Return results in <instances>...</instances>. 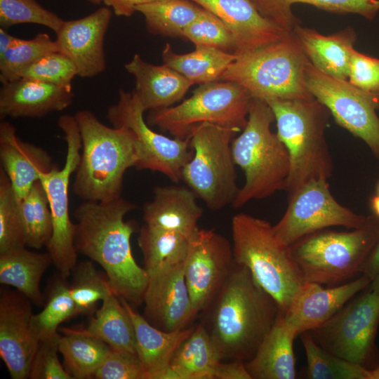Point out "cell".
I'll use <instances>...</instances> for the list:
<instances>
[{
    "label": "cell",
    "mask_w": 379,
    "mask_h": 379,
    "mask_svg": "<svg viewBox=\"0 0 379 379\" xmlns=\"http://www.w3.org/2000/svg\"><path fill=\"white\" fill-rule=\"evenodd\" d=\"M251 99L249 92L234 82L220 80L201 84L180 104L150 111L147 124L182 139L190 138L205 123L237 133L246 125Z\"/></svg>",
    "instance_id": "9c48e42d"
},
{
    "label": "cell",
    "mask_w": 379,
    "mask_h": 379,
    "mask_svg": "<svg viewBox=\"0 0 379 379\" xmlns=\"http://www.w3.org/2000/svg\"><path fill=\"white\" fill-rule=\"evenodd\" d=\"M184 265L185 261L147 271L142 316L165 331L186 328L197 316L185 279Z\"/></svg>",
    "instance_id": "ac0fdd59"
},
{
    "label": "cell",
    "mask_w": 379,
    "mask_h": 379,
    "mask_svg": "<svg viewBox=\"0 0 379 379\" xmlns=\"http://www.w3.org/2000/svg\"><path fill=\"white\" fill-rule=\"evenodd\" d=\"M20 201L2 168L0 169V253L26 247Z\"/></svg>",
    "instance_id": "b9f144b4"
},
{
    "label": "cell",
    "mask_w": 379,
    "mask_h": 379,
    "mask_svg": "<svg viewBox=\"0 0 379 379\" xmlns=\"http://www.w3.org/2000/svg\"><path fill=\"white\" fill-rule=\"evenodd\" d=\"M267 20L291 32L299 19L293 14L295 4H307L326 11L338 14H357L373 20L379 12V0H251Z\"/></svg>",
    "instance_id": "1f68e13d"
},
{
    "label": "cell",
    "mask_w": 379,
    "mask_h": 379,
    "mask_svg": "<svg viewBox=\"0 0 379 379\" xmlns=\"http://www.w3.org/2000/svg\"><path fill=\"white\" fill-rule=\"evenodd\" d=\"M135 208L121 197L105 202L84 201L74 212L77 253L98 263L113 293L133 307L142 303L147 282V271L136 262L131 250L135 224L124 220Z\"/></svg>",
    "instance_id": "6da1fadb"
},
{
    "label": "cell",
    "mask_w": 379,
    "mask_h": 379,
    "mask_svg": "<svg viewBox=\"0 0 379 379\" xmlns=\"http://www.w3.org/2000/svg\"><path fill=\"white\" fill-rule=\"evenodd\" d=\"M216 15L234 36L239 55L285 36L288 32L267 20L251 0H190Z\"/></svg>",
    "instance_id": "44dd1931"
},
{
    "label": "cell",
    "mask_w": 379,
    "mask_h": 379,
    "mask_svg": "<svg viewBox=\"0 0 379 379\" xmlns=\"http://www.w3.org/2000/svg\"><path fill=\"white\" fill-rule=\"evenodd\" d=\"M64 20L35 0H0V25L2 28L23 23L45 26L55 33Z\"/></svg>",
    "instance_id": "ee69618b"
},
{
    "label": "cell",
    "mask_w": 379,
    "mask_h": 379,
    "mask_svg": "<svg viewBox=\"0 0 379 379\" xmlns=\"http://www.w3.org/2000/svg\"><path fill=\"white\" fill-rule=\"evenodd\" d=\"M124 67L135 78L133 92L145 111L171 107L180 100L194 85L168 65L147 62L139 54H135Z\"/></svg>",
    "instance_id": "484cf974"
},
{
    "label": "cell",
    "mask_w": 379,
    "mask_h": 379,
    "mask_svg": "<svg viewBox=\"0 0 379 379\" xmlns=\"http://www.w3.org/2000/svg\"><path fill=\"white\" fill-rule=\"evenodd\" d=\"M81 149L73 182L74 194L85 201H109L121 197L124 175L137 167L140 157L133 133L126 127H109L90 110L74 115Z\"/></svg>",
    "instance_id": "3957f363"
},
{
    "label": "cell",
    "mask_w": 379,
    "mask_h": 379,
    "mask_svg": "<svg viewBox=\"0 0 379 379\" xmlns=\"http://www.w3.org/2000/svg\"><path fill=\"white\" fill-rule=\"evenodd\" d=\"M305 82L312 95L324 105L335 121L362 140L379 159L378 107L368 95L343 80L328 76L309 62Z\"/></svg>",
    "instance_id": "9a60e30c"
},
{
    "label": "cell",
    "mask_w": 379,
    "mask_h": 379,
    "mask_svg": "<svg viewBox=\"0 0 379 379\" xmlns=\"http://www.w3.org/2000/svg\"><path fill=\"white\" fill-rule=\"evenodd\" d=\"M379 274V239L363 263L360 274H364L371 280Z\"/></svg>",
    "instance_id": "816d5d0a"
},
{
    "label": "cell",
    "mask_w": 379,
    "mask_h": 379,
    "mask_svg": "<svg viewBox=\"0 0 379 379\" xmlns=\"http://www.w3.org/2000/svg\"><path fill=\"white\" fill-rule=\"evenodd\" d=\"M60 51L56 41L40 33L30 39L15 37L6 53L0 56V81L2 84L20 79L23 70L43 55Z\"/></svg>",
    "instance_id": "60d3db41"
},
{
    "label": "cell",
    "mask_w": 379,
    "mask_h": 379,
    "mask_svg": "<svg viewBox=\"0 0 379 379\" xmlns=\"http://www.w3.org/2000/svg\"><path fill=\"white\" fill-rule=\"evenodd\" d=\"M77 70L72 60L60 51L46 54L22 72L20 79L57 86H72Z\"/></svg>",
    "instance_id": "f6af8a7d"
},
{
    "label": "cell",
    "mask_w": 379,
    "mask_h": 379,
    "mask_svg": "<svg viewBox=\"0 0 379 379\" xmlns=\"http://www.w3.org/2000/svg\"><path fill=\"white\" fill-rule=\"evenodd\" d=\"M26 246L35 249L46 246L53 232L52 215L44 188L39 180L20 201Z\"/></svg>",
    "instance_id": "f35d334b"
},
{
    "label": "cell",
    "mask_w": 379,
    "mask_h": 379,
    "mask_svg": "<svg viewBox=\"0 0 379 379\" xmlns=\"http://www.w3.org/2000/svg\"><path fill=\"white\" fill-rule=\"evenodd\" d=\"M221 361L206 327L199 323L174 354L170 379H215Z\"/></svg>",
    "instance_id": "f546056e"
},
{
    "label": "cell",
    "mask_w": 379,
    "mask_h": 379,
    "mask_svg": "<svg viewBox=\"0 0 379 379\" xmlns=\"http://www.w3.org/2000/svg\"><path fill=\"white\" fill-rule=\"evenodd\" d=\"M310 62L293 32L255 51L237 55L220 81L234 82L253 98L310 100L314 98L305 82Z\"/></svg>",
    "instance_id": "52a82bcc"
},
{
    "label": "cell",
    "mask_w": 379,
    "mask_h": 379,
    "mask_svg": "<svg viewBox=\"0 0 379 379\" xmlns=\"http://www.w3.org/2000/svg\"><path fill=\"white\" fill-rule=\"evenodd\" d=\"M51 263L48 252L31 251L26 247L0 253V283L13 287L32 303L41 306L44 295L40 291V281Z\"/></svg>",
    "instance_id": "f1b7e54d"
},
{
    "label": "cell",
    "mask_w": 379,
    "mask_h": 379,
    "mask_svg": "<svg viewBox=\"0 0 379 379\" xmlns=\"http://www.w3.org/2000/svg\"><path fill=\"white\" fill-rule=\"evenodd\" d=\"M202 9L190 0H161L135 8L144 16L149 32L171 37H182L185 28L198 17Z\"/></svg>",
    "instance_id": "e575fe53"
},
{
    "label": "cell",
    "mask_w": 379,
    "mask_h": 379,
    "mask_svg": "<svg viewBox=\"0 0 379 379\" xmlns=\"http://www.w3.org/2000/svg\"><path fill=\"white\" fill-rule=\"evenodd\" d=\"M182 37L195 46L211 47L233 53L237 49L235 39L230 29L216 15L204 8L185 28Z\"/></svg>",
    "instance_id": "7bdbcfd3"
},
{
    "label": "cell",
    "mask_w": 379,
    "mask_h": 379,
    "mask_svg": "<svg viewBox=\"0 0 379 379\" xmlns=\"http://www.w3.org/2000/svg\"><path fill=\"white\" fill-rule=\"evenodd\" d=\"M206 310L207 320L202 323L221 361L244 363L254 356L281 314L276 300L250 270L236 262Z\"/></svg>",
    "instance_id": "7a4b0ae2"
},
{
    "label": "cell",
    "mask_w": 379,
    "mask_h": 379,
    "mask_svg": "<svg viewBox=\"0 0 379 379\" xmlns=\"http://www.w3.org/2000/svg\"><path fill=\"white\" fill-rule=\"evenodd\" d=\"M112 16L109 7H102L84 18L64 20L56 33L60 51L74 63L77 76L93 77L105 70L104 41Z\"/></svg>",
    "instance_id": "d6986e66"
},
{
    "label": "cell",
    "mask_w": 379,
    "mask_h": 379,
    "mask_svg": "<svg viewBox=\"0 0 379 379\" xmlns=\"http://www.w3.org/2000/svg\"><path fill=\"white\" fill-rule=\"evenodd\" d=\"M370 288L379 295V274L371 280Z\"/></svg>",
    "instance_id": "11a10c76"
},
{
    "label": "cell",
    "mask_w": 379,
    "mask_h": 379,
    "mask_svg": "<svg viewBox=\"0 0 379 379\" xmlns=\"http://www.w3.org/2000/svg\"><path fill=\"white\" fill-rule=\"evenodd\" d=\"M164 64L173 69L194 84L220 81L237 55L217 48L196 46L194 51L179 54L167 44L162 51Z\"/></svg>",
    "instance_id": "d6a6232c"
},
{
    "label": "cell",
    "mask_w": 379,
    "mask_h": 379,
    "mask_svg": "<svg viewBox=\"0 0 379 379\" xmlns=\"http://www.w3.org/2000/svg\"><path fill=\"white\" fill-rule=\"evenodd\" d=\"M191 239L175 232L149 227L145 224L138 238L145 269L174 265L185 261Z\"/></svg>",
    "instance_id": "d590c367"
},
{
    "label": "cell",
    "mask_w": 379,
    "mask_h": 379,
    "mask_svg": "<svg viewBox=\"0 0 379 379\" xmlns=\"http://www.w3.org/2000/svg\"><path fill=\"white\" fill-rule=\"evenodd\" d=\"M272 109L277 135L288 149V196L313 180H328L333 164L325 132L331 115L317 99L266 101Z\"/></svg>",
    "instance_id": "5b68a950"
},
{
    "label": "cell",
    "mask_w": 379,
    "mask_h": 379,
    "mask_svg": "<svg viewBox=\"0 0 379 379\" xmlns=\"http://www.w3.org/2000/svg\"><path fill=\"white\" fill-rule=\"evenodd\" d=\"M236 134L230 129L205 123L190 136L193 156L182 169V180L214 211L232 204L239 191L231 149Z\"/></svg>",
    "instance_id": "30bf717a"
},
{
    "label": "cell",
    "mask_w": 379,
    "mask_h": 379,
    "mask_svg": "<svg viewBox=\"0 0 379 379\" xmlns=\"http://www.w3.org/2000/svg\"><path fill=\"white\" fill-rule=\"evenodd\" d=\"M15 39V36L6 32L4 28H0V56L3 55Z\"/></svg>",
    "instance_id": "f5cc1de1"
},
{
    "label": "cell",
    "mask_w": 379,
    "mask_h": 379,
    "mask_svg": "<svg viewBox=\"0 0 379 379\" xmlns=\"http://www.w3.org/2000/svg\"><path fill=\"white\" fill-rule=\"evenodd\" d=\"M58 125L67 144L65 164L62 168L55 165L50 171L41 173L39 180L48 200L53 222L52 235L46 246L47 252L58 272L67 278L77 263L74 245L76 225L70 218L68 194L71 175L79 163L81 139L74 116H61Z\"/></svg>",
    "instance_id": "8fae6325"
},
{
    "label": "cell",
    "mask_w": 379,
    "mask_h": 379,
    "mask_svg": "<svg viewBox=\"0 0 379 379\" xmlns=\"http://www.w3.org/2000/svg\"><path fill=\"white\" fill-rule=\"evenodd\" d=\"M93 378L146 379V375L138 357L110 348Z\"/></svg>",
    "instance_id": "c3c4849f"
},
{
    "label": "cell",
    "mask_w": 379,
    "mask_h": 379,
    "mask_svg": "<svg viewBox=\"0 0 379 379\" xmlns=\"http://www.w3.org/2000/svg\"><path fill=\"white\" fill-rule=\"evenodd\" d=\"M67 277L59 272L49 280L43 310L34 314L32 325L39 340L58 333L59 326L77 316Z\"/></svg>",
    "instance_id": "8d00e7d4"
},
{
    "label": "cell",
    "mask_w": 379,
    "mask_h": 379,
    "mask_svg": "<svg viewBox=\"0 0 379 379\" xmlns=\"http://www.w3.org/2000/svg\"><path fill=\"white\" fill-rule=\"evenodd\" d=\"M120 300L133 323L136 352L146 379H170L171 360L194 326L175 331L161 330L151 324L126 300Z\"/></svg>",
    "instance_id": "d4e9b609"
},
{
    "label": "cell",
    "mask_w": 379,
    "mask_h": 379,
    "mask_svg": "<svg viewBox=\"0 0 379 379\" xmlns=\"http://www.w3.org/2000/svg\"><path fill=\"white\" fill-rule=\"evenodd\" d=\"M0 159L20 201L39 180V175L55 165L46 150L21 140L15 126L5 121L0 124Z\"/></svg>",
    "instance_id": "603a6c76"
},
{
    "label": "cell",
    "mask_w": 379,
    "mask_h": 379,
    "mask_svg": "<svg viewBox=\"0 0 379 379\" xmlns=\"http://www.w3.org/2000/svg\"><path fill=\"white\" fill-rule=\"evenodd\" d=\"M60 337L58 332L39 340L28 378L72 379L58 358Z\"/></svg>",
    "instance_id": "bcb514c9"
},
{
    "label": "cell",
    "mask_w": 379,
    "mask_h": 379,
    "mask_svg": "<svg viewBox=\"0 0 379 379\" xmlns=\"http://www.w3.org/2000/svg\"><path fill=\"white\" fill-rule=\"evenodd\" d=\"M86 1L95 5H99L101 3H103V0H86Z\"/></svg>",
    "instance_id": "6f0895ef"
},
{
    "label": "cell",
    "mask_w": 379,
    "mask_h": 379,
    "mask_svg": "<svg viewBox=\"0 0 379 379\" xmlns=\"http://www.w3.org/2000/svg\"><path fill=\"white\" fill-rule=\"evenodd\" d=\"M288 200L284 215L273 226L277 238L286 246L330 227H359L367 219L340 204L331 193L328 180L308 182L288 196Z\"/></svg>",
    "instance_id": "5bb4252c"
},
{
    "label": "cell",
    "mask_w": 379,
    "mask_h": 379,
    "mask_svg": "<svg viewBox=\"0 0 379 379\" xmlns=\"http://www.w3.org/2000/svg\"><path fill=\"white\" fill-rule=\"evenodd\" d=\"M274 121L268 103L252 97L246 125L231 144L234 161L245 176V182L232 204L234 208L242 207L250 200L286 190L290 157L284 142L271 130Z\"/></svg>",
    "instance_id": "277c9868"
},
{
    "label": "cell",
    "mask_w": 379,
    "mask_h": 379,
    "mask_svg": "<svg viewBox=\"0 0 379 379\" xmlns=\"http://www.w3.org/2000/svg\"><path fill=\"white\" fill-rule=\"evenodd\" d=\"M379 239V218L367 216L351 231L322 230L289 246L305 281L335 285L360 274L361 267Z\"/></svg>",
    "instance_id": "ba28073f"
},
{
    "label": "cell",
    "mask_w": 379,
    "mask_h": 379,
    "mask_svg": "<svg viewBox=\"0 0 379 379\" xmlns=\"http://www.w3.org/2000/svg\"><path fill=\"white\" fill-rule=\"evenodd\" d=\"M157 1L161 0H103V4L116 15L129 17L136 11V6Z\"/></svg>",
    "instance_id": "f907efd6"
},
{
    "label": "cell",
    "mask_w": 379,
    "mask_h": 379,
    "mask_svg": "<svg viewBox=\"0 0 379 379\" xmlns=\"http://www.w3.org/2000/svg\"><path fill=\"white\" fill-rule=\"evenodd\" d=\"M232 238L235 262L250 270L284 312L305 283L289 246L279 241L269 222L243 213L232 218Z\"/></svg>",
    "instance_id": "8992f818"
},
{
    "label": "cell",
    "mask_w": 379,
    "mask_h": 379,
    "mask_svg": "<svg viewBox=\"0 0 379 379\" xmlns=\"http://www.w3.org/2000/svg\"><path fill=\"white\" fill-rule=\"evenodd\" d=\"M86 331L111 349L136 356L133 321L120 299L110 292L91 316Z\"/></svg>",
    "instance_id": "4dcf8cb0"
},
{
    "label": "cell",
    "mask_w": 379,
    "mask_h": 379,
    "mask_svg": "<svg viewBox=\"0 0 379 379\" xmlns=\"http://www.w3.org/2000/svg\"><path fill=\"white\" fill-rule=\"evenodd\" d=\"M32 301L7 287L0 293V357L12 379H27L39 339L35 333Z\"/></svg>",
    "instance_id": "e0dca14e"
},
{
    "label": "cell",
    "mask_w": 379,
    "mask_h": 379,
    "mask_svg": "<svg viewBox=\"0 0 379 379\" xmlns=\"http://www.w3.org/2000/svg\"><path fill=\"white\" fill-rule=\"evenodd\" d=\"M348 81L371 97L379 109V58L352 51Z\"/></svg>",
    "instance_id": "7dc6e473"
},
{
    "label": "cell",
    "mask_w": 379,
    "mask_h": 379,
    "mask_svg": "<svg viewBox=\"0 0 379 379\" xmlns=\"http://www.w3.org/2000/svg\"><path fill=\"white\" fill-rule=\"evenodd\" d=\"M215 379H251L244 362L222 361L217 369Z\"/></svg>",
    "instance_id": "681fc988"
},
{
    "label": "cell",
    "mask_w": 379,
    "mask_h": 379,
    "mask_svg": "<svg viewBox=\"0 0 379 379\" xmlns=\"http://www.w3.org/2000/svg\"><path fill=\"white\" fill-rule=\"evenodd\" d=\"M71 274L69 288L77 316H92L98 303L112 291L106 274L98 271L92 261L86 260L77 263Z\"/></svg>",
    "instance_id": "ab89813d"
},
{
    "label": "cell",
    "mask_w": 379,
    "mask_h": 379,
    "mask_svg": "<svg viewBox=\"0 0 379 379\" xmlns=\"http://www.w3.org/2000/svg\"><path fill=\"white\" fill-rule=\"evenodd\" d=\"M232 246L214 230L199 229L184 265L185 281L197 315L210 305L234 265Z\"/></svg>",
    "instance_id": "2e32d148"
},
{
    "label": "cell",
    "mask_w": 379,
    "mask_h": 379,
    "mask_svg": "<svg viewBox=\"0 0 379 379\" xmlns=\"http://www.w3.org/2000/svg\"><path fill=\"white\" fill-rule=\"evenodd\" d=\"M377 192L379 194V183H378V185L377 186Z\"/></svg>",
    "instance_id": "680465c9"
},
{
    "label": "cell",
    "mask_w": 379,
    "mask_h": 379,
    "mask_svg": "<svg viewBox=\"0 0 379 379\" xmlns=\"http://www.w3.org/2000/svg\"><path fill=\"white\" fill-rule=\"evenodd\" d=\"M297 335L280 314L254 356L244 363L251 379L295 378L293 341Z\"/></svg>",
    "instance_id": "83f0119b"
},
{
    "label": "cell",
    "mask_w": 379,
    "mask_h": 379,
    "mask_svg": "<svg viewBox=\"0 0 379 379\" xmlns=\"http://www.w3.org/2000/svg\"><path fill=\"white\" fill-rule=\"evenodd\" d=\"M371 207L373 214L379 218V194L373 196L371 199Z\"/></svg>",
    "instance_id": "db71d44e"
},
{
    "label": "cell",
    "mask_w": 379,
    "mask_h": 379,
    "mask_svg": "<svg viewBox=\"0 0 379 379\" xmlns=\"http://www.w3.org/2000/svg\"><path fill=\"white\" fill-rule=\"evenodd\" d=\"M73 96L72 86H57L20 78L4 83L1 87L0 116L43 117L68 107Z\"/></svg>",
    "instance_id": "7402d4cb"
},
{
    "label": "cell",
    "mask_w": 379,
    "mask_h": 379,
    "mask_svg": "<svg viewBox=\"0 0 379 379\" xmlns=\"http://www.w3.org/2000/svg\"><path fill=\"white\" fill-rule=\"evenodd\" d=\"M369 379H379V364L369 369Z\"/></svg>",
    "instance_id": "9f6ffc18"
},
{
    "label": "cell",
    "mask_w": 379,
    "mask_h": 379,
    "mask_svg": "<svg viewBox=\"0 0 379 379\" xmlns=\"http://www.w3.org/2000/svg\"><path fill=\"white\" fill-rule=\"evenodd\" d=\"M371 279L360 274L341 285L324 288L317 282L305 281L297 291L287 310L284 320L298 335L319 327L356 295L366 289Z\"/></svg>",
    "instance_id": "ffe728a7"
},
{
    "label": "cell",
    "mask_w": 379,
    "mask_h": 379,
    "mask_svg": "<svg viewBox=\"0 0 379 379\" xmlns=\"http://www.w3.org/2000/svg\"><path fill=\"white\" fill-rule=\"evenodd\" d=\"M310 62L323 73L347 80L349 66L357 34L346 27L331 35L298 25L293 30Z\"/></svg>",
    "instance_id": "4316f807"
},
{
    "label": "cell",
    "mask_w": 379,
    "mask_h": 379,
    "mask_svg": "<svg viewBox=\"0 0 379 379\" xmlns=\"http://www.w3.org/2000/svg\"><path fill=\"white\" fill-rule=\"evenodd\" d=\"M310 379H369V369L335 356L318 345L310 331L301 333Z\"/></svg>",
    "instance_id": "74e56055"
},
{
    "label": "cell",
    "mask_w": 379,
    "mask_h": 379,
    "mask_svg": "<svg viewBox=\"0 0 379 379\" xmlns=\"http://www.w3.org/2000/svg\"><path fill=\"white\" fill-rule=\"evenodd\" d=\"M145 112L134 92L120 89L118 101L108 107L107 117L112 126L128 128L135 135L140 157L136 168L159 172L178 182L193 156L190 137L171 138L155 132L144 120Z\"/></svg>",
    "instance_id": "4fadbf2b"
},
{
    "label": "cell",
    "mask_w": 379,
    "mask_h": 379,
    "mask_svg": "<svg viewBox=\"0 0 379 379\" xmlns=\"http://www.w3.org/2000/svg\"><path fill=\"white\" fill-rule=\"evenodd\" d=\"M378 326L379 295L369 286L310 333L316 343L331 354L371 369L378 355Z\"/></svg>",
    "instance_id": "7c38bea8"
},
{
    "label": "cell",
    "mask_w": 379,
    "mask_h": 379,
    "mask_svg": "<svg viewBox=\"0 0 379 379\" xmlns=\"http://www.w3.org/2000/svg\"><path fill=\"white\" fill-rule=\"evenodd\" d=\"M197 197L188 187H156L152 199L143 207L145 225L192 239L199 229L197 223L203 213Z\"/></svg>",
    "instance_id": "cb8c5ba5"
},
{
    "label": "cell",
    "mask_w": 379,
    "mask_h": 379,
    "mask_svg": "<svg viewBox=\"0 0 379 379\" xmlns=\"http://www.w3.org/2000/svg\"><path fill=\"white\" fill-rule=\"evenodd\" d=\"M59 352L72 379L93 378L110 347L86 329L62 328Z\"/></svg>",
    "instance_id": "836d02e7"
}]
</instances>
